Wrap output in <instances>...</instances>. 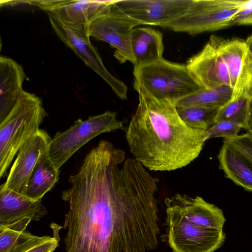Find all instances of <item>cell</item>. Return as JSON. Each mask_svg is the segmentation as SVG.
<instances>
[{
  "instance_id": "1",
  "label": "cell",
  "mask_w": 252,
  "mask_h": 252,
  "mask_svg": "<svg viewBox=\"0 0 252 252\" xmlns=\"http://www.w3.org/2000/svg\"><path fill=\"white\" fill-rule=\"evenodd\" d=\"M65 252H152L159 245L158 180L101 140L70 176Z\"/></svg>"
},
{
  "instance_id": "2",
  "label": "cell",
  "mask_w": 252,
  "mask_h": 252,
  "mask_svg": "<svg viewBox=\"0 0 252 252\" xmlns=\"http://www.w3.org/2000/svg\"><path fill=\"white\" fill-rule=\"evenodd\" d=\"M134 88L139 103L126 138L134 158L155 171L175 170L195 159L208 140L207 130L186 124L173 102L157 99L137 85Z\"/></svg>"
},
{
  "instance_id": "3",
  "label": "cell",
  "mask_w": 252,
  "mask_h": 252,
  "mask_svg": "<svg viewBox=\"0 0 252 252\" xmlns=\"http://www.w3.org/2000/svg\"><path fill=\"white\" fill-rule=\"evenodd\" d=\"M166 234L173 252H214L225 239L223 212L200 196L177 193L167 197Z\"/></svg>"
},
{
  "instance_id": "4",
  "label": "cell",
  "mask_w": 252,
  "mask_h": 252,
  "mask_svg": "<svg viewBox=\"0 0 252 252\" xmlns=\"http://www.w3.org/2000/svg\"><path fill=\"white\" fill-rule=\"evenodd\" d=\"M201 89L231 88L233 97L251 89L252 35L243 39L212 35L186 64Z\"/></svg>"
},
{
  "instance_id": "5",
  "label": "cell",
  "mask_w": 252,
  "mask_h": 252,
  "mask_svg": "<svg viewBox=\"0 0 252 252\" xmlns=\"http://www.w3.org/2000/svg\"><path fill=\"white\" fill-rule=\"evenodd\" d=\"M47 115L39 97L23 90L15 104L0 122V177L15 155L39 129Z\"/></svg>"
},
{
  "instance_id": "6",
  "label": "cell",
  "mask_w": 252,
  "mask_h": 252,
  "mask_svg": "<svg viewBox=\"0 0 252 252\" xmlns=\"http://www.w3.org/2000/svg\"><path fill=\"white\" fill-rule=\"evenodd\" d=\"M134 84L153 97L176 102L201 89L185 64L162 59L153 63L134 67Z\"/></svg>"
},
{
  "instance_id": "7",
  "label": "cell",
  "mask_w": 252,
  "mask_h": 252,
  "mask_svg": "<svg viewBox=\"0 0 252 252\" xmlns=\"http://www.w3.org/2000/svg\"><path fill=\"white\" fill-rule=\"evenodd\" d=\"M245 0H193L183 14L161 27L190 34L229 27Z\"/></svg>"
},
{
  "instance_id": "8",
  "label": "cell",
  "mask_w": 252,
  "mask_h": 252,
  "mask_svg": "<svg viewBox=\"0 0 252 252\" xmlns=\"http://www.w3.org/2000/svg\"><path fill=\"white\" fill-rule=\"evenodd\" d=\"M122 122L116 113L106 111L89 117L85 120H77L63 132H57L48 147V156L54 166H61L82 146L98 135L117 129H124Z\"/></svg>"
},
{
  "instance_id": "9",
  "label": "cell",
  "mask_w": 252,
  "mask_h": 252,
  "mask_svg": "<svg viewBox=\"0 0 252 252\" xmlns=\"http://www.w3.org/2000/svg\"><path fill=\"white\" fill-rule=\"evenodd\" d=\"M49 19L57 36L89 67L98 74L112 88L116 95L126 99L127 87L106 68L96 49L90 40L88 27L65 24L51 15Z\"/></svg>"
},
{
  "instance_id": "10",
  "label": "cell",
  "mask_w": 252,
  "mask_h": 252,
  "mask_svg": "<svg viewBox=\"0 0 252 252\" xmlns=\"http://www.w3.org/2000/svg\"><path fill=\"white\" fill-rule=\"evenodd\" d=\"M193 0H116L111 10L139 25L161 26L183 14Z\"/></svg>"
},
{
  "instance_id": "11",
  "label": "cell",
  "mask_w": 252,
  "mask_h": 252,
  "mask_svg": "<svg viewBox=\"0 0 252 252\" xmlns=\"http://www.w3.org/2000/svg\"><path fill=\"white\" fill-rule=\"evenodd\" d=\"M138 25L136 21L111 10L89 26L88 34L114 47V56L121 63L128 61L134 66L131 41L133 30Z\"/></svg>"
},
{
  "instance_id": "12",
  "label": "cell",
  "mask_w": 252,
  "mask_h": 252,
  "mask_svg": "<svg viewBox=\"0 0 252 252\" xmlns=\"http://www.w3.org/2000/svg\"><path fill=\"white\" fill-rule=\"evenodd\" d=\"M51 140L45 130L39 129L18 151L6 180L1 185L23 195L30 175L41 156L48 151Z\"/></svg>"
},
{
  "instance_id": "13",
  "label": "cell",
  "mask_w": 252,
  "mask_h": 252,
  "mask_svg": "<svg viewBox=\"0 0 252 252\" xmlns=\"http://www.w3.org/2000/svg\"><path fill=\"white\" fill-rule=\"evenodd\" d=\"M47 213L41 200L31 199L0 186V225L9 226L26 219L39 221Z\"/></svg>"
},
{
  "instance_id": "14",
  "label": "cell",
  "mask_w": 252,
  "mask_h": 252,
  "mask_svg": "<svg viewBox=\"0 0 252 252\" xmlns=\"http://www.w3.org/2000/svg\"><path fill=\"white\" fill-rule=\"evenodd\" d=\"M116 0H64L51 8L48 15L66 24L89 26L109 13Z\"/></svg>"
},
{
  "instance_id": "15",
  "label": "cell",
  "mask_w": 252,
  "mask_h": 252,
  "mask_svg": "<svg viewBox=\"0 0 252 252\" xmlns=\"http://www.w3.org/2000/svg\"><path fill=\"white\" fill-rule=\"evenodd\" d=\"M23 67L13 60L0 58V122L11 110L23 91L25 78Z\"/></svg>"
},
{
  "instance_id": "16",
  "label": "cell",
  "mask_w": 252,
  "mask_h": 252,
  "mask_svg": "<svg viewBox=\"0 0 252 252\" xmlns=\"http://www.w3.org/2000/svg\"><path fill=\"white\" fill-rule=\"evenodd\" d=\"M217 158L226 178L252 192V164L245 157L223 141Z\"/></svg>"
},
{
  "instance_id": "17",
  "label": "cell",
  "mask_w": 252,
  "mask_h": 252,
  "mask_svg": "<svg viewBox=\"0 0 252 252\" xmlns=\"http://www.w3.org/2000/svg\"><path fill=\"white\" fill-rule=\"evenodd\" d=\"M131 44L135 62L134 67L149 64L163 59V36L158 30L150 28H134Z\"/></svg>"
},
{
  "instance_id": "18",
  "label": "cell",
  "mask_w": 252,
  "mask_h": 252,
  "mask_svg": "<svg viewBox=\"0 0 252 252\" xmlns=\"http://www.w3.org/2000/svg\"><path fill=\"white\" fill-rule=\"evenodd\" d=\"M58 170L50 160L47 151L39 158L28 179L23 195L35 201L41 200L59 179Z\"/></svg>"
},
{
  "instance_id": "19",
  "label": "cell",
  "mask_w": 252,
  "mask_h": 252,
  "mask_svg": "<svg viewBox=\"0 0 252 252\" xmlns=\"http://www.w3.org/2000/svg\"><path fill=\"white\" fill-rule=\"evenodd\" d=\"M233 97V90L227 87L200 89L178 100L176 106H202L221 108Z\"/></svg>"
},
{
  "instance_id": "20",
  "label": "cell",
  "mask_w": 252,
  "mask_h": 252,
  "mask_svg": "<svg viewBox=\"0 0 252 252\" xmlns=\"http://www.w3.org/2000/svg\"><path fill=\"white\" fill-rule=\"evenodd\" d=\"M252 97L251 89L233 97L220 108L216 122L221 120L231 121L245 128Z\"/></svg>"
},
{
  "instance_id": "21",
  "label": "cell",
  "mask_w": 252,
  "mask_h": 252,
  "mask_svg": "<svg viewBox=\"0 0 252 252\" xmlns=\"http://www.w3.org/2000/svg\"><path fill=\"white\" fill-rule=\"evenodd\" d=\"M178 114L190 127L208 130L216 122L220 108L202 106H176Z\"/></svg>"
},
{
  "instance_id": "22",
  "label": "cell",
  "mask_w": 252,
  "mask_h": 252,
  "mask_svg": "<svg viewBox=\"0 0 252 252\" xmlns=\"http://www.w3.org/2000/svg\"><path fill=\"white\" fill-rule=\"evenodd\" d=\"M26 226L0 225V252H13L34 235L26 230Z\"/></svg>"
},
{
  "instance_id": "23",
  "label": "cell",
  "mask_w": 252,
  "mask_h": 252,
  "mask_svg": "<svg viewBox=\"0 0 252 252\" xmlns=\"http://www.w3.org/2000/svg\"><path fill=\"white\" fill-rule=\"evenodd\" d=\"M59 241L56 237L34 235L13 252H54L59 246Z\"/></svg>"
},
{
  "instance_id": "24",
  "label": "cell",
  "mask_w": 252,
  "mask_h": 252,
  "mask_svg": "<svg viewBox=\"0 0 252 252\" xmlns=\"http://www.w3.org/2000/svg\"><path fill=\"white\" fill-rule=\"evenodd\" d=\"M243 128L239 124L226 120L218 121L207 130L208 140L213 138L222 137L224 139L233 138L239 135Z\"/></svg>"
},
{
  "instance_id": "25",
  "label": "cell",
  "mask_w": 252,
  "mask_h": 252,
  "mask_svg": "<svg viewBox=\"0 0 252 252\" xmlns=\"http://www.w3.org/2000/svg\"><path fill=\"white\" fill-rule=\"evenodd\" d=\"M223 141L245 157L252 164V137L248 132L239 134L233 138L224 139Z\"/></svg>"
},
{
  "instance_id": "26",
  "label": "cell",
  "mask_w": 252,
  "mask_h": 252,
  "mask_svg": "<svg viewBox=\"0 0 252 252\" xmlns=\"http://www.w3.org/2000/svg\"><path fill=\"white\" fill-rule=\"evenodd\" d=\"M233 25L252 24V0H245L232 20Z\"/></svg>"
},
{
  "instance_id": "27",
  "label": "cell",
  "mask_w": 252,
  "mask_h": 252,
  "mask_svg": "<svg viewBox=\"0 0 252 252\" xmlns=\"http://www.w3.org/2000/svg\"><path fill=\"white\" fill-rule=\"evenodd\" d=\"M251 89L252 97L250 101L248 117L246 123L245 129L252 137V89Z\"/></svg>"
},
{
  "instance_id": "28",
  "label": "cell",
  "mask_w": 252,
  "mask_h": 252,
  "mask_svg": "<svg viewBox=\"0 0 252 252\" xmlns=\"http://www.w3.org/2000/svg\"><path fill=\"white\" fill-rule=\"evenodd\" d=\"M251 88L252 89V73L251 80Z\"/></svg>"
}]
</instances>
